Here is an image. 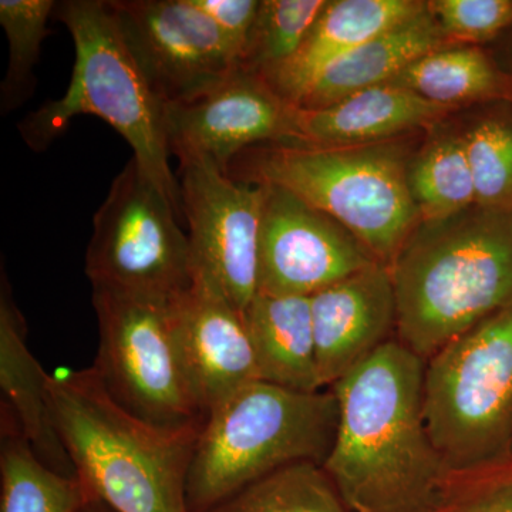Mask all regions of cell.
<instances>
[{
  "label": "cell",
  "mask_w": 512,
  "mask_h": 512,
  "mask_svg": "<svg viewBox=\"0 0 512 512\" xmlns=\"http://www.w3.org/2000/svg\"><path fill=\"white\" fill-rule=\"evenodd\" d=\"M53 16L72 35V80L63 97L20 121V136L40 153L62 136L74 117L97 116L124 137L144 173L184 217L180 183L170 167L164 104L148 86L106 2L64 0L57 2Z\"/></svg>",
  "instance_id": "4"
},
{
  "label": "cell",
  "mask_w": 512,
  "mask_h": 512,
  "mask_svg": "<svg viewBox=\"0 0 512 512\" xmlns=\"http://www.w3.org/2000/svg\"><path fill=\"white\" fill-rule=\"evenodd\" d=\"M181 214L131 158L93 220L86 275L93 288L173 301L192 284Z\"/></svg>",
  "instance_id": "9"
},
{
  "label": "cell",
  "mask_w": 512,
  "mask_h": 512,
  "mask_svg": "<svg viewBox=\"0 0 512 512\" xmlns=\"http://www.w3.org/2000/svg\"><path fill=\"white\" fill-rule=\"evenodd\" d=\"M426 360L390 340L333 384L339 417L323 463L350 512H441L450 474L423 413Z\"/></svg>",
  "instance_id": "1"
},
{
  "label": "cell",
  "mask_w": 512,
  "mask_h": 512,
  "mask_svg": "<svg viewBox=\"0 0 512 512\" xmlns=\"http://www.w3.org/2000/svg\"><path fill=\"white\" fill-rule=\"evenodd\" d=\"M79 512H116L111 510L109 505H106L103 503V501L97 500V498H92V500L89 501L82 510Z\"/></svg>",
  "instance_id": "31"
},
{
  "label": "cell",
  "mask_w": 512,
  "mask_h": 512,
  "mask_svg": "<svg viewBox=\"0 0 512 512\" xmlns=\"http://www.w3.org/2000/svg\"><path fill=\"white\" fill-rule=\"evenodd\" d=\"M477 207L512 211V117L478 120L463 134Z\"/></svg>",
  "instance_id": "27"
},
{
  "label": "cell",
  "mask_w": 512,
  "mask_h": 512,
  "mask_svg": "<svg viewBox=\"0 0 512 512\" xmlns=\"http://www.w3.org/2000/svg\"><path fill=\"white\" fill-rule=\"evenodd\" d=\"M450 110L403 87L382 84L322 109L292 104L289 136L279 144L333 148L383 143L439 120Z\"/></svg>",
  "instance_id": "16"
},
{
  "label": "cell",
  "mask_w": 512,
  "mask_h": 512,
  "mask_svg": "<svg viewBox=\"0 0 512 512\" xmlns=\"http://www.w3.org/2000/svg\"><path fill=\"white\" fill-rule=\"evenodd\" d=\"M335 393L256 380L205 414L187 478L190 512H210L238 491L296 463L323 466L335 441Z\"/></svg>",
  "instance_id": "5"
},
{
  "label": "cell",
  "mask_w": 512,
  "mask_h": 512,
  "mask_svg": "<svg viewBox=\"0 0 512 512\" xmlns=\"http://www.w3.org/2000/svg\"><path fill=\"white\" fill-rule=\"evenodd\" d=\"M420 222L441 221L476 207V185L463 136H441L409 164Z\"/></svg>",
  "instance_id": "23"
},
{
  "label": "cell",
  "mask_w": 512,
  "mask_h": 512,
  "mask_svg": "<svg viewBox=\"0 0 512 512\" xmlns=\"http://www.w3.org/2000/svg\"><path fill=\"white\" fill-rule=\"evenodd\" d=\"M49 373L28 345V326L13 301L8 276L2 269L0 288V389L2 412L15 421L20 433L46 466L64 476L77 477L64 446L50 403Z\"/></svg>",
  "instance_id": "17"
},
{
  "label": "cell",
  "mask_w": 512,
  "mask_h": 512,
  "mask_svg": "<svg viewBox=\"0 0 512 512\" xmlns=\"http://www.w3.org/2000/svg\"><path fill=\"white\" fill-rule=\"evenodd\" d=\"M426 8L420 0H329L299 52L265 82L295 104L330 63Z\"/></svg>",
  "instance_id": "18"
},
{
  "label": "cell",
  "mask_w": 512,
  "mask_h": 512,
  "mask_svg": "<svg viewBox=\"0 0 512 512\" xmlns=\"http://www.w3.org/2000/svg\"><path fill=\"white\" fill-rule=\"evenodd\" d=\"M259 380L298 392L322 390L311 298L256 293L242 312Z\"/></svg>",
  "instance_id": "20"
},
{
  "label": "cell",
  "mask_w": 512,
  "mask_h": 512,
  "mask_svg": "<svg viewBox=\"0 0 512 512\" xmlns=\"http://www.w3.org/2000/svg\"><path fill=\"white\" fill-rule=\"evenodd\" d=\"M424 100L454 109L460 104L500 96L504 77L474 46H446L421 56L389 83Z\"/></svg>",
  "instance_id": "22"
},
{
  "label": "cell",
  "mask_w": 512,
  "mask_h": 512,
  "mask_svg": "<svg viewBox=\"0 0 512 512\" xmlns=\"http://www.w3.org/2000/svg\"><path fill=\"white\" fill-rule=\"evenodd\" d=\"M180 187L192 279H204L244 312L258 293L264 185L197 160L181 164Z\"/></svg>",
  "instance_id": "10"
},
{
  "label": "cell",
  "mask_w": 512,
  "mask_h": 512,
  "mask_svg": "<svg viewBox=\"0 0 512 512\" xmlns=\"http://www.w3.org/2000/svg\"><path fill=\"white\" fill-rule=\"evenodd\" d=\"M210 512H350L320 464L281 468L229 497Z\"/></svg>",
  "instance_id": "24"
},
{
  "label": "cell",
  "mask_w": 512,
  "mask_h": 512,
  "mask_svg": "<svg viewBox=\"0 0 512 512\" xmlns=\"http://www.w3.org/2000/svg\"><path fill=\"white\" fill-rule=\"evenodd\" d=\"M0 439V512H79L92 500L79 477L42 463L3 412Z\"/></svg>",
  "instance_id": "21"
},
{
  "label": "cell",
  "mask_w": 512,
  "mask_h": 512,
  "mask_svg": "<svg viewBox=\"0 0 512 512\" xmlns=\"http://www.w3.org/2000/svg\"><path fill=\"white\" fill-rule=\"evenodd\" d=\"M429 8L380 33L322 70L293 106L322 109L362 90L382 86L414 60L450 46Z\"/></svg>",
  "instance_id": "19"
},
{
  "label": "cell",
  "mask_w": 512,
  "mask_h": 512,
  "mask_svg": "<svg viewBox=\"0 0 512 512\" xmlns=\"http://www.w3.org/2000/svg\"><path fill=\"white\" fill-rule=\"evenodd\" d=\"M329 0H262L239 69L268 79L301 49Z\"/></svg>",
  "instance_id": "25"
},
{
  "label": "cell",
  "mask_w": 512,
  "mask_h": 512,
  "mask_svg": "<svg viewBox=\"0 0 512 512\" xmlns=\"http://www.w3.org/2000/svg\"><path fill=\"white\" fill-rule=\"evenodd\" d=\"M50 403L76 476L116 512H190L187 478L200 429L165 430L111 399L93 367L49 375Z\"/></svg>",
  "instance_id": "3"
},
{
  "label": "cell",
  "mask_w": 512,
  "mask_h": 512,
  "mask_svg": "<svg viewBox=\"0 0 512 512\" xmlns=\"http://www.w3.org/2000/svg\"><path fill=\"white\" fill-rule=\"evenodd\" d=\"M262 185L258 293L311 298L379 262L329 215L284 188Z\"/></svg>",
  "instance_id": "12"
},
{
  "label": "cell",
  "mask_w": 512,
  "mask_h": 512,
  "mask_svg": "<svg viewBox=\"0 0 512 512\" xmlns=\"http://www.w3.org/2000/svg\"><path fill=\"white\" fill-rule=\"evenodd\" d=\"M409 161L396 141L316 148L272 144L239 154L228 175L292 192L348 229L390 266L420 224Z\"/></svg>",
  "instance_id": "6"
},
{
  "label": "cell",
  "mask_w": 512,
  "mask_h": 512,
  "mask_svg": "<svg viewBox=\"0 0 512 512\" xmlns=\"http://www.w3.org/2000/svg\"><path fill=\"white\" fill-rule=\"evenodd\" d=\"M429 8L448 42H487L512 25V0H434Z\"/></svg>",
  "instance_id": "28"
},
{
  "label": "cell",
  "mask_w": 512,
  "mask_h": 512,
  "mask_svg": "<svg viewBox=\"0 0 512 512\" xmlns=\"http://www.w3.org/2000/svg\"><path fill=\"white\" fill-rule=\"evenodd\" d=\"M399 342L423 360L512 306V211L420 222L389 266Z\"/></svg>",
  "instance_id": "2"
},
{
  "label": "cell",
  "mask_w": 512,
  "mask_h": 512,
  "mask_svg": "<svg viewBox=\"0 0 512 512\" xmlns=\"http://www.w3.org/2000/svg\"><path fill=\"white\" fill-rule=\"evenodd\" d=\"M291 107L262 77L239 69L197 99L164 106L168 148L181 164L210 161L228 174L245 150L284 143Z\"/></svg>",
  "instance_id": "13"
},
{
  "label": "cell",
  "mask_w": 512,
  "mask_h": 512,
  "mask_svg": "<svg viewBox=\"0 0 512 512\" xmlns=\"http://www.w3.org/2000/svg\"><path fill=\"white\" fill-rule=\"evenodd\" d=\"M173 301L93 288L99 350L92 367L111 399L136 419L165 430L200 429L205 414L178 352Z\"/></svg>",
  "instance_id": "8"
},
{
  "label": "cell",
  "mask_w": 512,
  "mask_h": 512,
  "mask_svg": "<svg viewBox=\"0 0 512 512\" xmlns=\"http://www.w3.org/2000/svg\"><path fill=\"white\" fill-rule=\"evenodd\" d=\"M311 313L320 384L333 386L390 342L397 330L389 266L377 262L316 292Z\"/></svg>",
  "instance_id": "15"
},
{
  "label": "cell",
  "mask_w": 512,
  "mask_h": 512,
  "mask_svg": "<svg viewBox=\"0 0 512 512\" xmlns=\"http://www.w3.org/2000/svg\"><path fill=\"white\" fill-rule=\"evenodd\" d=\"M443 512H512V484L491 490L453 488Z\"/></svg>",
  "instance_id": "30"
},
{
  "label": "cell",
  "mask_w": 512,
  "mask_h": 512,
  "mask_svg": "<svg viewBox=\"0 0 512 512\" xmlns=\"http://www.w3.org/2000/svg\"><path fill=\"white\" fill-rule=\"evenodd\" d=\"M53 0H0V25L9 43V63L2 83V111L9 113L28 100L33 89V69L43 40L50 35L47 20L55 13Z\"/></svg>",
  "instance_id": "26"
},
{
  "label": "cell",
  "mask_w": 512,
  "mask_h": 512,
  "mask_svg": "<svg viewBox=\"0 0 512 512\" xmlns=\"http://www.w3.org/2000/svg\"><path fill=\"white\" fill-rule=\"evenodd\" d=\"M423 413L453 485L507 454L512 441V306L426 360Z\"/></svg>",
  "instance_id": "7"
},
{
  "label": "cell",
  "mask_w": 512,
  "mask_h": 512,
  "mask_svg": "<svg viewBox=\"0 0 512 512\" xmlns=\"http://www.w3.org/2000/svg\"><path fill=\"white\" fill-rule=\"evenodd\" d=\"M178 352L204 414L241 387L259 380L242 313L217 288L194 278L171 302Z\"/></svg>",
  "instance_id": "14"
},
{
  "label": "cell",
  "mask_w": 512,
  "mask_h": 512,
  "mask_svg": "<svg viewBox=\"0 0 512 512\" xmlns=\"http://www.w3.org/2000/svg\"><path fill=\"white\" fill-rule=\"evenodd\" d=\"M234 46L241 60L261 2L258 0H191Z\"/></svg>",
  "instance_id": "29"
},
{
  "label": "cell",
  "mask_w": 512,
  "mask_h": 512,
  "mask_svg": "<svg viewBox=\"0 0 512 512\" xmlns=\"http://www.w3.org/2000/svg\"><path fill=\"white\" fill-rule=\"evenodd\" d=\"M164 106L211 92L239 70V55L191 0H104Z\"/></svg>",
  "instance_id": "11"
}]
</instances>
